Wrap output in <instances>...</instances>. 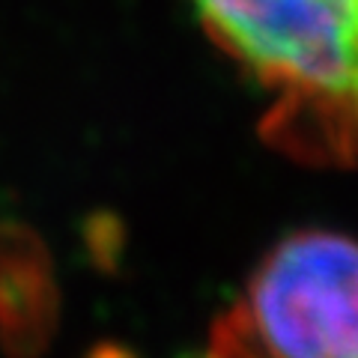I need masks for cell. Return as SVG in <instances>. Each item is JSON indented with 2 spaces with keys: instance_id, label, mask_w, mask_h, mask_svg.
Instances as JSON below:
<instances>
[{
  "instance_id": "6da1fadb",
  "label": "cell",
  "mask_w": 358,
  "mask_h": 358,
  "mask_svg": "<svg viewBox=\"0 0 358 358\" xmlns=\"http://www.w3.org/2000/svg\"><path fill=\"white\" fill-rule=\"evenodd\" d=\"M212 42L272 93L260 131L317 167L358 164V0H192Z\"/></svg>"
},
{
  "instance_id": "7a4b0ae2",
  "label": "cell",
  "mask_w": 358,
  "mask_h": 358,
  "mask_svg": "<svg viewBox=\"0 0 358 358\" xmlns=\"http://www.w3.org/2000/svg\"><path fill=\"white\" fill-rule=\"evenodd\" d=\"M212 334L245 358H358V242L331 230L281 239Z\"/></svg>"
}]
</instances>
